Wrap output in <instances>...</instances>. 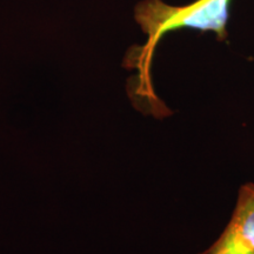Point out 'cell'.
<instances>
[{"label": "cell", "instance_id": "cell-2", "mask_svg": "<svg viewBox=\"0 0 254 254\" xmlns=\"http://www.w3.org/2000/svg\"><path fill=\"white\" fill-rule=\"evenodd\" d=\"M200 254H254V183L240 187L227 226Z\"/></svg>", "mask_w": 254, "mask_h": 254}, {"label": "cell", "instance_id": "cell-1", "mask_svg": "<svg viewBox=\"0 0 254 254\" xmlns=\"http://www.w3.org/2000/svg\"><path fill=\"white\" fill-rule=\"evenodd\" d=\"M232 0H194L187 5L174 6L163 0H142L134 8L136 24L147 37L141 47H133L127 53L124 66L138 69L132 82V95L150 107L154 114H161L157 95L151 81V65L155 47L165 34L190 28L212 32L218 40H226Z\"/></svg>", "mask_w": 254, "mask_h": 254}]
</instances>
